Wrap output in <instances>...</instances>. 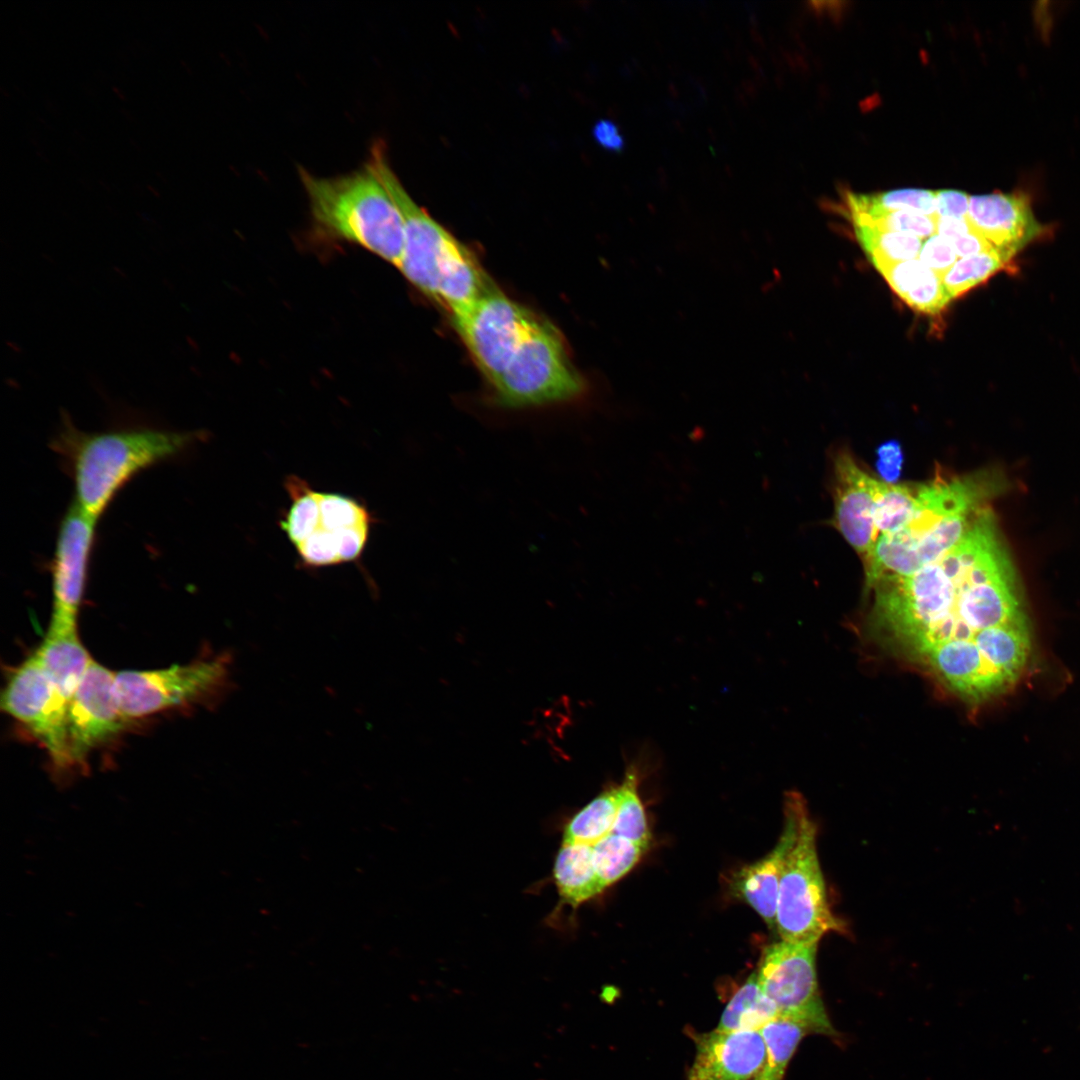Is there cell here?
<instances>
[{
    "label": "cell",
    "mask_w": 1080,
    "mask_h": 1080,
    "mask_svg": "<svg viewBox=\"0 0 1080 1080\" xmlns=\"http://www.w3.org/2000/svg\"><path fill=\"white\" fill-rule=\"evenodd\" d=\"M595 141L606 150L621 152L625 147V139L617 124L609 119L597 121L592 130Z\"/></svg>",
    "instance_id": "74e56055"
},
{
    "label": "cell",
    "mask_w": 1080,
    "mask_h": 1080,
    "mask_svg": "<svg viewBox=\"0 0 1080 1080\" xmlns=\"http://www.w3.org/2000/svg\"><path fill=\"white\" fill-rule=\"evenodd\" d=\"M778 1016L775 1005L760 988L755 971L750 974L726 1005L716 1030H760Z\"/></svg>",
    "instance_id": "7402d4cb"
},
{
    "label": "cell",
    "mask_w": 1080,
    "mask_h": 1080,
    "mask_svg": "<svg viewBox=\"0 0 1080 1080\" xmlns=\"http://www.w3.org/2000/svg\"><path fill=\"white\" fill-rule=\"evenodd\" d=\"M804 798L798 792L785 795L783 831L775 847L759 861L744 866L733 879V889L748 903L772 929L780 879L787 856L792 849L799 829V811Z\"/></svg>",
    "instance_id": "ac0fdd59"
},
{
    "label": "cell",
    "mask_w": 1080,
    "mask_h": 1080,
    "mask_svg": "<svg viewBox=\"0 0 1080 1080\" xmlns=\"http://www.w3.org/2000/svg\"><path fill=\"white\" fill-rule=\"evenodd\" d=\"M319 509V523L315 530L343 533L350 528L371 526L373 522L364 505L339 493L319 492Z\"/></svg>",
    "instance_id": "d6a6232c"
},
{
    "label": "cell",
    "mask_w": 1080,
    "mask_h": 1080,
    "mask_svg": "<svg viewBox=\"0 0 1080 1080\" xmlns=\"http://www.w3.org/2000/svg\"><path fill=\"white\" fill-rule=\"evenodd\" d=\"M1005 265L1007 262L996 251L963 257L947 271L942 282L952 300L985 282Z\"/></svg>",
    "instance_id": "1f68e13d"
},
{
    "label": "cell",
    "mask_w": 1080,
    "mask_h": 1080,
    "mask_svg": "<svg viewBox=\"0 0 1080 1080\" xmlns=\"http://www.w3.org/2000/svg\"><path fill=\"white\" fill-rule=\"evenodd\" d=\"M197 439L195 432L152 427L87 433L64 422L54 448L69 465L73 504L98 522L131 479L182 455Z\"/></svg>",
    "instance_id": "277c9868"
},
{
    "label": "cell",
    "mask_w": 1080,
    "mask_h": 1080,
    "mask_svg": "<svg viewBox=\"0 0 1080 1080\" xmlns=\"http://www.w3.org/2000/svg\"><path fill=\"white\" fill-rule=\"evenodd\" d=\"M553 877L559 895L572 906H578L604 890L589 845L562 844L555 858Z\"/></svg>",
    "instance_id": "ffe728a7"
},
{
    "label": "cell",
    "mask_w": 1080,
    "mask_h": 1080,
    "mask_svg": "<svg viewBox=\"0 0 1080 1080\" xmlns=\"http://www.w3.org/2000/svg\"><path fill=\"white\" fill-rule=\"evenodd\" d=\"M0 706L44 746L55 766L65 769L74 765L67 735L68 701L35 654L10 672Z\"/></svg>",
    "instance_id": "30bf717a"
},
{
    "label": "cell",
    "mask_w": 1080,
    "mask_h": 1080,
    "mask_svg": "<svg viewBox=\"0 0 1080 1080\" xmlns=\"http://www.w3.org/2000/svg\"><path fill=\"white\" fill-rule=\"evenodd\" d=\"M538 318L493 286L452 321L473 361L491 385Z\"/></svg>",
    "instance_id": "8fae6325"
},
{
    "label": "cell",
    "mask_w": 1080,
    "mask_h": 1080,
    "mask_svg": "<svg viewBox=\"0 0 1080 1080\" xmlns=\"http://www.w3.org/2000/svg\"><path fill=\"white\" fill-rule=\"evenodd\" d=\"M1012 564L984 508L948 553L905 577L876 582L877 624L916 658L936 643L972 639L989 581Z\"/></svg>",
    "instance_id": "6da1fadb"
},
{
    "label": "cell",
    "mask_w": 1080,
    "mask_h": 1080,
    "mask_svg": "<svg viewBox=\"0 0 1080 1080\" xmlns=\"http://www.w3.org/2000/svg\"><path fill=\"white\" fill-rule=\"evenodd\" d=\"M855 235L870 260L898 262L915 259L922 247L916 236L888 231L870 225L854 224Z\"/></svg>",
    "instance_id": "f546056e"
},
{
    "label": "cell",
    "mask_w": 1080,
    "mask_h": 1080,
    "mask_svg": "<svg viewBox=\"0 0 1080 1080\" xmlns=\"http://www.w3.org/2000/svg\"><path fill=\"white\" fill-rule=\"evenodd\" d=\"M620 799L619 786L605 790L566 824L562 844L593 846L612 833Z\"/></svg>",
    "instance_id": "603a6c76"
},
{
    "label": "cell",
    "mask_w": 1080,
    "mask_h": 1080,
    "mask_svg": "<svg viewBox=\"0 0 1080 1080\" xmlns=\"http://www.w3.org/2000/svg\"><path fill=\"white\" fill-rule=\"evenodd\" d=\"M896 294L912 307L938 276L919 259L906 261L870 260Z\"/></svg>",
    "instance_id": "4dcf8cb0"
},
{
    "label": "cell",
    "mask_w": 1080,
    "mask_h": 1080,
    "mask_svg": "<svg viewBox=\"0 0 1080 1080\" xmlns=\"http://www.w3.org/2000/svg\"><path fill=\"white\" fill-rule=\"evenodd\" d=\"M127 721L117 699L115 673L93 660L67 707L68 744L74 764L120 733Z\"/></svg>",
    "instance_id": "4fadbf2b"
},
{
    "label": "cell",
    "mask_w": 1080,
    "mask_h": 1080,
    "mask_svg": "<svg viewBox=\"0 0 1080 1080\" xmlns=\"http://www.w3.org/2000/svg\"><path fill=\"white\" fill-rule=\"evenodd\" d=\"M96 525L97 521L85 516L73 503L60 523L51 564L50 631L77 629Z\"/></svg>",
    "instance_id": "7c38bea8"
},
{
    "label": "cell",
    "mask_w": 1080,
    "mask_h": 1080,
    "mask_svg": "<svg viewBox=\"0 0 1080 1080\" xmlns=\"http://www.w3.org/2000/svg\"><path fill=\"white\" fill-rule=\"evenodd\" d=\"M285 488L291 504L280 520V527L289 541L297 546L314 532L319 523V492L294 475L287 478Z\"/></svg>",
    "instance_id": "484cf974"
},
{
    "label": "cell",
    "mask_w": 1080,
    "mask_h": 1080,
    "mask_svg": "<svg viewBox=\"0 0 1080 1080\" xmlns=\"http://www.w3.org/2000/svg\"><path fill=\"white\" fill-rule=\"evenodd\" d=\"M992 482L977 473L919 485L910 520L898 531L880 535L864 561L866 586L909 576L948 553L985 508L995 488Z\"/></svg>",
    "instance_id": "7a4b0ae2"
},
{
    "label": "cell",
    "mask_w": 1080,
    "mask_h": 1080,
    "mask_svg": "<svg viewBox=\"0 0 1080 1080\" xmlns=\"http://www.w3.org/2000/svg\"><path fill=\"white\" fill-rule=\"evenodd\" d=\"M916 491L917 487L878 481L874 523L879 536L894 533L906 525L915 511Z\"/></svg>",
    "instance_id": "f1b7e54d"
},
{
    "label": "cell",
    "mask_w": 1080,
    "mask_h": 1080,
    "mask_svg": "<svg viewBox=\"0 0 1080 1080\" xmlns=\"http://www.w3.org/2000/svg\"><path fill=\"white\" fill-rule=\"evenodd\" d=\"M918 255L919 260L941 278L958 257L952 244L936 234L926 238Z\"/></svg>",
    "instance_id": "e575fe53"
},
{
    "label": "cell",
    "mask_w": 1080,
    "mask_h": 1080,
    "mask_svg": "<svg viewBox=\"0 0 1080 1080\" xmlns=\"http://www.w3.org/2000/svg\"><path fill=\"white\" fill-rule=\"evenodd\" d=\"M847 202L851 214L874 216L894 211H910L937 217L935 191L898 189L875 194L849 193Z\"/></svg>",
    "instance_id": "d4e9b609"
},
{
    "label": "cell",
    "mask_w": 1080,
    "mask_h": 1080,
    "mask_svg": "<svg viewBox=\"0 0 1080 1080\" xmlns=\"http://www.w3.org/2000/svg\"><path fill=\"white\" fill-rule=\"evenodd\" d=\"M967 218L1007 263L1042 232L1030 200L1019 192L970 196Z\"/></svg>",
    "instance_id": "9a60e30c"
},
{
    "label": "cell",
    "mask_w": 1080,
    "mask_h": 1080,
    "mask_svg": "<svg viewBox=\"0 0 1080 1080\" xmlns=\"http://www.w3.org/2000/svg\"><path fill=\"white\" fill-rule=\"evenodd\" d=\"M973 230L968 218L938 217L936 220V233L951 242L959 236Z\"/></svg>",
    "instance_id": "ab89813d"
},
{
    "label": "cell",
    "mask_w": 1080,
    "mask_h": 1080,
    "mask_svg": "<svg viewBox=\"0 0 1080 1080\" xmlns=\"http://www.w3.org/2000/svg\"><path fill=\"white\" fill-rule=\"evenodd\" d=\"M818 943L781 940L768 945L757 973L763 993L779 1016L804 1025L810 1033L838 1036L821 998L816 955Z\"/></svg>",
    "instance_id": "9c48e42d"
},
{
    "label": "cell",
    "mask_w": 1080,
    "mask_h": 1080,
    "mask_svg": "<svg viewBox=\"0 0 1080 1080\" xmlns=\"http://www.w3.org/2000/svg\"><path fill=\"white\" fill-rule=\"evenodd\" d=\"M854 224L870 225L888 231L928 238L936 233L937 217L910 211H894L874 216L851 214Z\"/></svg>",
    "instance_id": "836d02e7"
},
{
    "label": "cell",
    "mask_w": 1080,
    "mask_h": 1080,
    "mask_svg": "<svg viewBox=\"0 0 1080 1080\" xmlns=\"http://www.w3.org/2000/svg\"><path fill=\"white\" fill-rule=\"evenodd\" d=\"M876 469L881 479L889 484H896L903 465L902 448L898 441L890 440L877 448Z\"/></svg>",
    "instance_id": "d590c367"
},
{
    "label": "cell",
    "mask_w": 1080,
    "mask_h": 1080,
    "mask_svg": "<svg viewBox=\"0 0 1080 1080\" xmlns=\"http://www.w3.org/2000/svg\"><path fill=\"white\" fill-rule=\"evenodd\" d=\"M232 655L224 652L185 665L115 673V690L127 720L186 705H211L232 689Z\"/></svg>",
    "instance_id": "ba28073f"
},
{
    "label": "cell",
    "mask_w": 1080,
    "mask_h": 1080,
    "mask_svg": "<svg viewBox=\"0 0 1080 1080\" xmlns=\"http://www.w3.org/2000/svg\"><path fill=\"white\" fill-rule=\"evenodd\" d=\"M972 639L984 657L1013 684L1030 652L1026 619L984 629Z\"/></svg>",
    "instance_id": "44dd1931"
},
{
    "label": "cell",
    "mask_w": 1080,
    "mask_h": 1080,
    "mask_svg": "<svg viewBox=\"0 0 1080 1080\" xmlns=\"http://www.w3.org/2000/svg\"><path fill=\"white\" fill-rule=\"evenodd\" d=\"M951 691L969 703L1005 692L1012 683L981 653L973 639L936 643L919 657Z\"/></svg>",
    "instance_id": "5bb4252c"
},
{
    "label": "cell",
    "mask_w": 1080,
    "mask_h": 1080,
    "mask_svg": "<svg viewBox=\"0 0 1080 1080\" xmlns=\"http://www.w3.org/2000/svg\"><path fill=\"white\" fill-rule=\"evenodd\" d=\"M957 254L963 258L980 253L995 251L991 244L974 229L950 242Z\"/></svg>",
    "instance_id": "f35d334b"
},
{
    "label": "cell",
    "mask_w": 1080,
    "mask_h": 1080,
    "mask_svg": "<svg viewBox=\"0 0 1080 1080\" xmlns=\"http://www.w3.org/2000/svg\"><path fill=\"white\" fill-rule=\"evenodd\" d=\"M696 1054L688 1080H750L766 1058L759 1030L719 1031L694 1035Z\"/></svg>",
    "instance_id": "e0dca14e"
},
{
    "label": "cell",
    "mask_w": 1080,
    "mask_h": 1080,
    "mask_svg": "<svg viewBox=\"0 0 1080 1080\" xmlns=\"http://www.w3.org/2000/svg\"><path fill=\"white\" fill-rule=\"evenodd\" d=\"M817 830L805 799L799 829L780 879L775 928L781 940L818 943L826 934L845 927L831 911L817 853Z\"/></svg>",
    "instance_id": "52a82bcc"
},
{
    "label": "cell",
    "mask_w": 1080,
    "mask_h": 1080,
    "mask_svg": "<svg viewBox=\"0 0 1080 1080\" xmlns=\"http://www.w3.org/2000/svg\"><path fill=\"white\" fill-rule=\"evenodd\" d=\"M936 196V214L938 217L966 218L970 196L957 190H938Z\"/></svg>",
    "instance_id": "8d00e7d4"
},
{
    "label": "cell",
    "mask_w": 1080,
    "mask_h": 1080,
    "mask_svg": "<svg viewBox=\"0 0 1080 1080\" xmlns=\"http://www.w3.org/2000/svg\"><path fill=\"white\" fill-rule=\"evenodd\" d=\"M369 161L402 215L404 245L398 269L452 318L463 314L493 287L486 273L472 253L411 198L390 167L384 141H375Z\"/></svg>",
    "instance_id": "3957f363"
},
{
    "label": "cell",
    "mask_w": 1080,
    "mask_h": 1080,
    "mask_svg": "<svg viewBox=\"0 0 1080 1080\" xmlns=\"http://www.w3.org/2000/svg\"><path fill=\"white\" fill-rule=\"evenodd\" d=\"M640 768L632 763L625 772L620 788V799L612 833L629 839L646 849L650 832L638 786Z\"/></svg>",
    "instance_id": "4316f807"
},
{
    "label": "cell",
    "mask_w": 1080,
    "mask_h": 1080,
    "mask_svg": "<svg viewBox=\"0 0 1080 1080\" xmlns=\"http://www.w3.org/2000/svg\"><path fill=\"white\" fill-rule=\"evenodd\" d=\"M766 1047L762 1069L754 1080H783L790 1059L810 1031L801 1023L778 1016L760 1030Z\"/></svg>",
    "instance_id": "cb8c5ba5"
},
{
    "label": "cell",
    "mask_w": 1080,
    "mask_h": 1080,
    "mask_svg": "<svg viewBox=\"0 0 1080 1080\" xmlns=\"http://www.w3.org/2000/svg\"><path fill=\"white\" fill-rule=\"evenodd\" d=\"M490 404L503 412L539 411L586 403L585 378L568 357L559 331L538 318L490 385Z\"/></svg>",
    "instance_id": "8992f818"
},
{
    "label": "cell",
    "mask_w": 1080,
    "mask_h": 1080,
    "mask_svg": "<svg viewBox=\"0 0 1080 1080\" xmlns=\"http://www.w3.org/2000/svg\"><path fill=\"white\" fill-rule=\"evenodd\" d=\"M34 654L58 691L69 703L93 662L78 636L77 629L47 630L44 640Z\"/></svg>",
    "instance_id": "d6986e66"
},
{
    "label": "cell",
    "mask_w": 1080,
    "mask_h": 1080,
    "mask_svg": "<svg viewBox=\"0 0 1080 1080\" xmlns=\"http://www.w3.org/2000/svg\"><path fill=\"white\" fill-rule=\"evenodd\" d=\"M834 472V523L865 561L879 537L874 523L879 480L863 471L848 453L837 456Z\"/></svg>",
    "instance_id": "2e32d148"
},
{
    "label": "cell",
    "mask_w": 1080,
    "mask_h": 1080,
    "mask_svg": "<svg viewBox=\"0 0 1080 1080\" xmlns=\"http://www.w3.org/2000/svg\"><path fill=\"white\" fill-rule=\"evenodd\" d=\"M299 178L316 234L358 245L399 268L404 245L402 215L369 159L359 169L328 178L300 167Z\"/></svg>",
    "instance_id": "5b68a950"
},
{
    "label": "cell",
    "mask_w": 1080,
    "mask_h": 1080,
    "mask_svg": "<svg viewBox=\"0 0 1080 1080\" xmlns=\"http://www.w3.org/2000/svg\"><path fill=\"white\" fill-rule=\"evenodd\" d=\"M597 876L603 889L625 876L640 860L645 847L610 833L592 846Z\"/></svg>",
    "instance_id": "83f0119b"
}]
</instances>
